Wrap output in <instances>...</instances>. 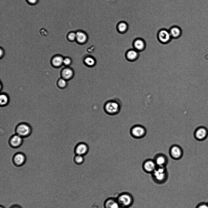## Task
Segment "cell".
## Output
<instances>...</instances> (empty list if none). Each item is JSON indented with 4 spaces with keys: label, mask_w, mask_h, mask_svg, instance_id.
I'll use <instances>...</instances> for the list:
<instances>
[{
    "label": "cell",
    "mask_w": 208,
    "mask_h": 208,
    "mask_svg": "<svg viewBox=\"0 0 208 208\" xmlns=\"http://www.w3.org/2000/svg\"><path fill=\"white\" fill-rule=\"evenodd\" d=\"M23 138L16 134L12 135L9 140V143L10 146L14 148H17L22 145Z\"/></svg>",
    "instance_id": "12"
},
{
    "label": "cell",
    "mask_w": 208,
    "mask_h": 208,
    "mask_svg": "<svg viewBox=\"0 0 208 208\" xmlns=\"http://www.w3.org/2000/svg\"><path fill=\"white\" fill-rule=\"evenodd\" d=\"M9 101V96L6 94L4 93H1L0 95V104L1 106L4 107L7 106Z\"/></svg>",
    "instance_id": "22"
},
{
    "label": "cell",
    "mask_w": 208,
    "mask_h": 208,
    "mask_svg": "<svg viewBox=\"0 0 208 208\" xmlns=\"http://www.w3.org/2000/svg\"><path fill=\"white\" fill-rule=\"evenodd\" d=\"M74 74V72L73 70L69 67L63 68L61 73L62 77L67 81L71 79L73 77Z\"/></svg>",
    "instance_id": "14"
},
{
    "label": "cell",
    "mask_w": 208,
    "mask_h": 208,
    "mask_svg": "<svg viewBox=\"0 0 208 208\" xmlns=\"http://www.w3.org/2000/svg\"><path fill=\"white\" fill-rule=\"evenodd\" d=\"M119 206L117 200L112 198L108 199L104 203L105 208H118Z\"/></svg>",
    "instance_id": "19"
},
{
    "label": "cell",
    "mask_w": 208,
    "mask_h": 208,
    "mask_svg": "<svg viewBox=\"0 0 208 208\" xmlns=\"http://www.w3.org/2000/svg\"><path fill=\"white\" fill-rule=\"evenodd\" d=\"M10 208H22L19 205H14L11 206Z\"/></svg>",
    "instance_id": "31"
},
{
    "label": "cell",
    "mask_w": 208,
    "mask_h": 208,
    "mask_svg": "<svg viewBox=\"0 0 208 208\" xmlns=\"http://www.w3.org/2000/svg\"><path fill=\"white\" fill-rule=\"evenodd\" d=\"M76 41L78 43L83 44L88 40V36L86 34L82 31H78L76 32Z\"/></svg>",
    "instance_id": "18"
},
{
    "label": "cell",
    "mask_w": 208,
    "mask_h": 208,
    "mask_svg": "<svg viewBox=\"0 0 208 208\" xmlns=\"http://www.w3.org/2000/svg\"><path fill=\"white\" fill-rule=\"evenodd\" d=\"M196 208H208V203L205 202L201 203L196 206Z\"/></svg>",
    "instance_id": "28"
},
{
    "label": "cell",
    "mask_w": 208,
    "mask_h": 208,
    "mask_svg": "<svg viewBox=\"0 0 208 208\" xmlns=\"http://www.w3.org/2000/svg\"><path fill=\"white\" fill-rule=\"evenodd\" d=\"M5 54V52L3 49L1 47L0 49V57L1 59L3 57Z\"/></svg>",
    "instance_id": "30"
},
{
    "label": "cell",
    "mask_w": 208,
    "mask_h": 208,
    "mask_svg": "<svg viewBox=\"0 0 208 208\" xmlns=\"http://www.w3.org/2000/svg\"><path fill=\"white\" fill-rule=\"evenodd\" d=\"M117 201L120 206L128 208L132 205L134 200L133 196L130 194L124 192L119 196Z\"/></svg>",
    "instance_id": "4"
},
{
    "label": "cell",
    "mask_w": 208,
    "mask_h": 208,
    "mask_svg": "<svg viewBox=\"0 0 208 208\" xmlns=\"http://www.w3.org/2000/svg\"><path fill=\"white\" fill-rule=\"evenodd\" d=\"M153 159L157 166L166 167L168 161L167 156L161 153L156 154Z\"/></svg>",
    "instance_id": "10"
},
{
    "label": "cell",
    "mask_w": 208,
    "mask_h": 208,
    "mask_svg": "<svg viewBox=\"0 0 208 208\" xmlns=\"http://www.w3.org/2000/svg\"><path fill=\"white\" fill-rule=\"evenodd\" d=\"M170 157L173 159L177 160L181 159L183 154L182 149L179 145L175 144L171 145L169 149Z\"/></svg>",
    "instance_id": "6"
},
{
    "label": "cell",
    "mask_w": 208,
    "mask_h": 208,
    "mask_svg": "<svg viewBox=\"0 0 208 208\" xmlns=\"http://www.w3.org/2000/svg\"><path fill=\"white\" fill-rule=\"evenodd\" d=\"M169 31L172 38H178L182 34V31L180 28L176 26L172 27Z\"/></svg>",
    "instance_id": "20"
},
{
    "label": "cell",
    "mask_w": 208,
    "mask_h": 208,
    "mask_svg": "<svg viewBox=\"0 0 208 208\" xmlns=\"http://www.w3.org/2000/svg\"><path fill=\"white\" fill-rule=\"evenodd\" d=\"M64 58L60 55H56L51 59V63L55 68L60 67L63 64Z\"/></svg>",
    "instance_id": "15"
},
{
    "label": "cell",
    "mask_w": 208,
    "mask_h": 208,
    "mask_svg": "<svg viewBox=\"0 0 208 208\" xmlns=\"http://www.w3.org/2000/svg\"><path fill=\"white\" fill-rule=\"evenodd\" d=\"M26 158L23 153L18 152L15 154L12 158L13 164L16 166L20 167L23 165L26 162Z\"/></svg>",
    "instance_id": "13"
},
{
    "label": "cell",
    "mask_w": 208,
    "mask_h": 208,
    "mask_svg": "<svg viewBox=\"0 0 208 208\" xmlns=\"http://www.w3.org/2000/svg\"><path fill=\"white\" fill-rule=\"evenodd\" d=\"M85 160L84 156L79 155H76L74 158V162L77 165L83 164Z\"/></svg>",
    "instance_id": "24"
},
{
    "label": "cell",
    "mask_w": 208,
    "mask_h": 208,
    "mask_svg": "<svg viewBox=\"0 0 208 208\" xmlns=\"http://www.w3.org/2000/svg\"><path fill=\"white\" fill-rule=\"evenodd\" d=\"M118 208H126V207H123V206H120V207Z\"/></svg>",
    "instance_id": "32"
},
{
    "label": "cell",
    "mask_w": 208,
    "mask_h": 208,
    "mask_svg": "<svg viewBox=\"0 0 208 208\" xmlns=\"http://www.w3.org/2000/svg\"><path fill=\"white\" fill-rule=\"evenodd\" d=\"M134 49L139 52L143 51L146 47V44L144 41L141 38H137L133 43Z\"/></svg>",
    "instance_id": "17"
},
{
    "label": "cell",
    "mask_w": 208,
    "mask_h": 208,
    "mask_svg": "<svg viewBox=\"0 0 208 208\" xmlns=\"http://www.w3.org/2000/svg\"></svg>",
    "instance_id": "34"
},
{
    "label": "cell",
    "mask_w": 208,
    "mask_h": 208,
    "mask_svg": "<svg viewBox=\"0 0 208 208\" xmlns=\"http://www.w3.org/2000/svg\"><path fill=\"white\" fill-rule=\"evenodd\" d=\"M27 2L31 5H35L38 2V0H26Z\"/></svg>",
    "instance_id": "29"
},
{
    "label": "cell",
    "mask_w": 208,
    "mask_h": 208,
    "mask_svg": "<svg viewBox=\"0 0 208 208\" xmlns=\"http://www.w3.org/2000/svg\"><path fill=\"white\" fill-rule=\"evenodd\" d=\"M83 62L86 66L92 67L95 65L96 61L94 58L92 56H88L84 59Z\"/></svg>",
    "instance_id": "21"
},
{
    "label": "cell",
    "mask_w": 208,
    "mask_h": 208,
    "mask_svg": "<svg viewBox=\"0 0 208 208\" xmlns=\"http://www.w3.org/2000/svg\"><path fill=\"white\" fill-rule=\"evenodd\" d=\"M57 84L59 88L63 89L67 85V81L62 77L59 78L57 81Z\"/></svg>",
    "instance_id": "25"
},
{
    "label": "cell",
    "mask_w": 208,
    "mask_h": 208,
    "mask_svg": "<svg viewBox=\"0 0 208 208\" xmlns=\"http://www.w3.org/2000/svg\"><path fill=\"white\" fill-rule=\"evenodd\" d=\"M193 135L197 140L199 141H204L208 136V130L203 126L199 127L195 130Z\"/></svg>",
    "instance_id": "7"
},
{
    "label": "cell",
    "mask_w": 208,
    "mask_h": 208,
    "mask_svg": "<svg viewBox=\"0 0 208 208\" xmlns=\"http://www.w3.org/2000/svg\"><path fill=\"white\" fill-rule=\"evenodd\" d=\"M72 63V59L69 57H66L64 58L63 64L66 66H70Z\"/></svg>",
    "instance_id": "27"
},
{
    "label": "cell",
    "mask_w": 208,
    "mask_h": 208,
    "mask_svg": "<svg viewBox=\"0 0 208 208\" xmlns=\"http://www.w3.org/2000/svg\"><path fill=\"white\" fill-rule=\"evenodd\" d=\"M157 167L153 159H148L145 160L142 164L143 170L146 173L151 174Z\"/></svg>",
    "instance_id": "8"
},
{
    "label": "cell",
    "mask_w": 208,
    "mask_h": 208,
    "mask_svg": "<svg viewBox=\"0 0 208 208\" xmlns=\"http://www.w3.org/2000/svg\"><path fill=\"white\" fill-rule=\"evenodd\" d=\"M139 55V52L133 48L130 49L126 52L125 57L128 60L134 61L138 59Z\"/></svg>",
    "instance_id": "16"
},
{
    "label": "cell",
    "mask_w": 208,
    "mask_h": 208,
    "mask_svg": "<svg viewBox=\"0 0 208 208\" xmlns=\"http://www.w3.org/2000/svg\"><path fill=\"white\" fill-rule=\"evenodd\" d=\"M0 208H5V207L1 205Z\"/></svg>",
    "instance_id": "33"
},
{
    "label": "cell",
    "mask_w": 208,
    "mask_h": 208,
    "mask_svg": "<svg viewBox=\"0 0 208 208\" xmlns=\"http://www.w3.org/2000/svg\"><path fill=\"white\" fill-rule=\"evenodd\" d=\"M16 134L23 138L29 136L32 133V128L28 124L22 122L18 124L15 128Z\"/></svg>",
    "instance_id": "3"
},
{
    "label": "cell",
    "mask_w": 208,
    "mask_h": 208,
    "mask_svg": "<svg viewBox=\"0 0 208 208\" xmlns=\"http://www.w3.org/2000/svg\"><path fill=\"white\" fill-rule=\"evenodd\" d=\"M89 149V146L87 143L81 142L76 145L74 149V152L76 155L84 156L88 154Z\"/></svg>",
    "instance_id": "9"
},
{
    "label": "cell",
    "mask_w": 208,
    "mask_h": 208,
    "mask_svg": "<svg viewBox=\"0 0 208 208\" xmlns=\"http://www.w3.org/2000/svg\"><path fill=\"white\" fill-rule=\"evenodd\" d=\"M121 106L119 103L114 100L108 101L105 102L104 106V109L108 114L114 116L120 113Z\"/></svg>",
    "instance_id": "2"
},
{
    "label": "cell",
    "mask_w": 208,
    "mask_h": 208,
    "mask_svg": "<svg viewBox=\"0 0 208 208\" xmlns=\"http://www.w3.org/2000/svg\"><path fill=\"white\" fill-rule=\"evenodd\" d=\"M128 28L127 23L124 22L119 23L117 25V29L118 31L121 33L125 32Z\"/></svg>",
    "instance_id": "23"
},
{
    "label": "cell",
    "mask_w": 208,
    "mask_h": 208,
    "mask_svg": "<svg viewBox=\"0 0 208 208\" xmlns=\"http://www.w3.org/2000/svg\"><path fill=\"white\" fill-rule=\"evenodd\" d=\"M67 38L69 41L73 42L76 41V32H71L69 33L67 35Z\"/></svg>",
    "instance_id": "26"
},
{
    "label": "cell",
    "mask_w": 208,
    "mask_h": 208,
    "mask_svg": "<svg viewBox=\"0 0 208 208\" xmlns=\"http://www.w3.org/2000/svg\"><path fill=\"white\" fill-rule=\"evenodd\" d=\"M151 174L153 181L158 184L164 183L168 178L166 167L157 166Z\"/></svg>",
    "instance_id": "1"
},
{
    "label": "cell",
    "mask_w": 208,
    "mask_h": 208,
    "mask_svg": "<svg viewBox=\"0 0 208 208\" xmlns=\"http://www.w3.org/2000/svg\"><path fill=\"white\" fill-rule=\"evenodd\" d=\"M158 38L159 41L163 44L169 42L172 38L169 31L164 29H162L159 31Z\"/></svg>",
    "instance_id": "11"
},
{
    "label": "cell",
    "mask_w": 208,
    "mask_h": 208,
    "mask_svg": "<svg viewBox=\"0 0 208 208\" xmlns=\"http://www.w3.org/2000/svg\"><path fill=\"white\" fill-rule=\"evenodd\" d=\"M129 132L130 135L133 138L136 139H140L145 136L146 130L143 126L136 124L131 128Z\"/></svg>",
    "instance_id": "5"
}]
</instances>
